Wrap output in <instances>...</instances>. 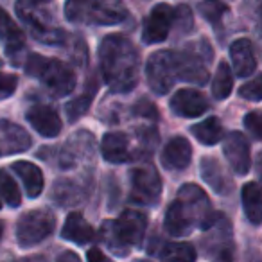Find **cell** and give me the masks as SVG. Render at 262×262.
Returning a JSON list of instances; mask_svg holds the SVG:
<instances>
[{"instance_id": "36", "label": "cell", "mask_w": 262, "mask_h": 262, "mask_svg": "<svg viewBox=\"0 0 262 262\" xmlns=\"http://www.w3.org/2000/svg\"><path fill=\"white\" fill-rule=\"evenodd\" d=\"M174 18L180 20V27H183V29H189L192 26V15H190V9L187 6H180L178 9H174Z\"/></svg>"}, {"instance_id": "2", "label": "cell", "mask_w": 262, "mask_h": 262, "mask_svg": "<svg viewBox=\"0 0 262 262\" xmlns=\"http://www.w3.org/2000/svg\"><path fill=\"white\" fill-rule=\"evenodd\" d=\"M215 217L212 205L203 189L187 183L180 189L176 200L165 214V230L171 235H187L194 228L205 230Z\"/></svg>"}, {"instance_id": "32", "label": "cell", "mask_w": 262, "mask_h": 262, "mask_svg": "<svg viewBox=\"0 0 262 262\" xmlns=\"http://www.w3.org/2000/svg\"><path fill=\"white\" fill-rule=\"evenodd\" d=\"M200 13L210 24L217 26V24H221L223 16H225L226 13H228V8H226V6L223 4L221 0H201Z\"/></svg>"}, {"instance_id": "10", "label": "cell", "mask_w": 262, "mask_h": 262, "mask_svg": "<svg viewBox=\"0 0 262 262\" xmlns=\"http://www.w3.org/2000/svg\"><path fill=\"white\" fill-rule=\"evenodd\" d=\"M113 230L126 248H140L147 230V217L140 210H124L117 221H112Z\"/></svg>"}, {"instance_id": "9", "label": "cell", "mask_w": 262, "mask_h": 262, "mask_svg": "<svg viewBox=\"0 0 262 262\" xmlns=\"http://www.w3.org/2000/svg\"><path fill=\"white\" fill-rule=\"evenodd\" d=\"M146 76L151 90L157 95H165L167 92H171L172 84L176 81L174 52L158 51L151 54L146 65Z\"/></svg>"}, {"instance_id": "43", "label": "cell", "mask_w": 262, "mask_h": 262, "mask_svg": "<svg viewBox=\"0 0 262 262\" xmlns=\"http://www.w3.org/2000/svg\"><path fill=\"white\" fill-rule=\"evenodd\" d=\"M0 63H2V59H0Z\"/></svg>"}, {"instance_id": "7", "label": "cell", "mask_w": 262, "mask_h": 262, "mask_svg": "<svg viewBox=\"0 0 262 262\" xmlns=\"http://www.w3.org/2000/svg\"><path fill=\"white\" fill-rule=\"evenodd\" d=\"M56 228V217L45 208L29 210L20 217L16 226V241L20 246L29 248L47 239Z\"/></svg>"}, {"instance_id": "42", "label": "cell", "mask_w": 262, "mask_h": 262, "mask_svg": "<svg viewBox=\"0 0 262 262\" xmlns=\"http://www.w3.org/2000/svg\"><path fill=\"white\" fill-rule=\"evenodd\" d=\"M0 207H2V203H0Z\"/></svg>"}, {"instance_id": "23", "label": "cell", "mask_w": 262, "mask_h": 262, "mask_svg": "<svg viewBox=\"0 0 262 262\" xmlns=\"http://www.w3.org/2000/svg\"><path fill=\"white\" fill-rule=\"evenodd\" d=\"M0 41L4 43L8 52L20 51V49H24V43H26V36L20 31V27L9 16V13L2 8H0Z\"/></svg>"}, {"instance_id": "27", "label": "cell", "mask_w": 262, "mask_h": 262, "mask_svg": "<svg viewBox=\"0 0 262 262\" xmlns=\"http://www.w3.org/2000/svg\"><path fill=\"white\" fill-rule=\"evenodd\" d=\"M233 88V74L232 69L226 61H221L217 67V72L214 76V81H212V94H214L215 99H226L230 94H232Z\"/></svg>"}, {"instance_id": "19", "label": "cell", "mask_w": 262, "mask_h": 262, "mask_svg": "<svg viewBox=\"0 0 262 262\" xmlns=\"http://www.w3.org/2000/svg\"><path fill=\"white\" fill-rule=\"evenodd\" d=\"M101 153L104 160L112 162V164H124V162H129L133 158L131 142L127 135L126 133H117V131L104 135L101 144Z\"/></svg>"}, {"instance_id": "25", "label": "cell", "mask_w": 262, "mask_h": 262, "mask_svg": "<svg viewBox=\"0 0 262 262\" xmlns=\"http://www.w3.org/2000/svg\"><path fill=\"white\" fill-rule=\"evenodd\" d=\"M192 135L205 146H214L223 139V124L217 117H208L190 127Z\"/></svg>"}, {"instance_id": "38", "label": "cell", "mask_w": 262, "mask_h": 262, "mask_svg": "<svg viewBox=\"0 0 262 262\" xmlns=\"http://www.w3.org/2000/svg\"><path fill=\"white\" fill-rule=\"evenodd\" d=\"M86 260L88 262H113V260H110V258L106 257V255L102 253L99 248H92V250H88Z\"/></svg>"}, {"instance_id": "8", "label": "cell", "mask_w": 262, "mask_h": 262, "mask_svg": "<svg viewBox=\"0 0 262 262\" xmlns=\"http://www.w3.org/2000/svg\"><path fill=\"white\" fill-rule=\"evenodd\" d=\"M131 200L140 205H155L160 200L162 180L151 164L137 165L129 171Z\"/></svg>"}, {"instance_id": "20", "label": "cell", "mask_w": 262, "mask_h": 262, "mask_svg": "<svg viewBox=\"0 0 262 262\" xmlns=\"http://www.w3.org/2000/svg\"><path fill=\"white\" fill-rule=\"evenodd\" d=\"M200 169H201L203 180L210 185V189H214L217 194H228L230 190L233 189V182H232V178H230V174L215 158H210V157L203 158Z\"/></svg>"}, {"instance_id": "41", "label": "cell", "mask_w": 262, "mask_h": 262, "mask_svg": "<svg viewBox=\"0 0 262 262\" xmlns=\"http://www.w3.org/2000/svg\"><path fill=\"white\" fill-rule=\"evenodd\" d=\"M2 235H4V225H2V221H0V239H2Z\"/></svg>"}, {"instance_id": "33", "label": "cell", "mask_w": 262, "mask_h": 262, "mask_svg": "<svg viewBox=\"0 0 262 262\" xmlns=\"http://www.w3.org/2000/svg\"><path fill=\"white\" fill-rule=\"evenodd\" d=\"M239 95L248 101L258 102L262 99V88H260V77H253L251 81H248L246 84H243L239 90Z\"/></svg>"}, {"instance_id": "30", "label": "cell", "mask_w": 262, "mask_h": 262, "mask_svg": "<svg viewBox=\"0 0 262 262\" xmlns=\"http://www.w3.org/2000/svg\"><path fill=\"white\" fill-rule=\"evenodd\" d=\"M0 196L4 198V201L9 207H18V205L22 203L18 185H16V182L4 171V169H0Z\"/></svg>"}, {"instance_id": "15", "label": "cell", "mask_w": 262, "mask_h": 262, "mask_svg": "<svg viewBox=\"0 0 262 262\" xmlns=\"http://www.w3.org/2000/svg\"><path fill=\"white\" fill-rule=\"evenodd\" d=\"M171 110L180 117L196 119L208 110V102L203 95L194 88H182L171 99Z\"/></svg>"}, {"instance_id": "31", "label": "cell", "mask_w": 262, "mask_h": 262, "mask_svg": "<svg viewBox=\"0 0 262 262\" xmlns=\"http://www.w3.org/2000/svg\"><path fill=\"white\" fill-rule=\"evenodd\" d=\"M101 239H102V243H104L115 255L126 257V255L129 253V248L124 246L122 241L119 239V235H117L115 230H113L112 221H106L104 225L101 226Z\"/></svg>"}, {"instance_id": "1", "label": "cell", "mask_w": 262, "mask_h": 262, "mask_svg": "<svg viewBox=\"0 0 262 262\" xmlns=\"http://www.w3.org/2000/svg\"><path fill=\"white\" fill-rule=\"evenodd\" d=\"M99 63L104 83L113 92L133 90L139 83L140 56L126 36L110 34L99 45Z\"/></svg>"}, {"instance_id": "5", "label": "cell", "mask_w": 262, "mask_h": 262, "mask_svg": "<svg viewBox=\"0 0 262 262\" xmlns=\"http://www.w3.org/2000/svg\"><path fill=\"white\" fill-rule=\"evenodd\" d=\"M26 72L36 77L54 97L69 95L76 88V74L67 63L59 59L33 54L26 63Z\"/></svg>"}, {"instance_id": "3", "label": "cell", "mask_w": 262, "mask_h": 262, "mask_svg": "<svg viewBox=\"0 0 262 262\" xmlns=\"http://www.w3.org/2000/svg\"><path fill=\"white\" fill-rule=\"evenodd\" d=\"M16 13L40 43L59 45L65 40V33L56 26L49 0H16Z\"/></svg>"}, {"instance_id": "35", "label": "cell", "mask_w": 262, "mask_h": 262, "mask_svg": "<svg viewBox=\"0 0 262 262\" xmlns=\"http://www.w3.org/2000/svg\"><path fill=\"white\" fill-rule=\"evenodd\" d=\"M244 126H246V129L250 131L251 135H253V139L260 140V137H262L260 113H258V112H251V113H248V115L244 117Z\"/></svg>"}, {"instance_id": "11", "label": "cell", "mask_w": 262, "mask_h": 262, "mask_svg": "<svg viewBox=\"0 0 262 262\" xmlns=\"http://www.w3.org/2000/svg\"><path fill=\"white\" fill-rule=\"evenodd\" d=\"M174 70L176 79L189 81L194 84H205L208 81L203 52H198L194 47H189L183 52H174Z\"/></svg>"}, {"instance_id": "24", "label": "cell", "mask_w": 262, "mask_h": 262, "mask_svg": "<svg viewBox=\"0 0 262 262\" xmlns=\"http://www.w3.org/2000/svg\"><path fill=\"white\" fill-rule=\"evenodd\" d=\"M243 207L244 214L253 225H260L262 221V205H260V187L257 182H248L243 187Z\"/></svg>"}, {"instance_id": "26", "label": "cell", "mask_w": 262, "mask_h": 262, "mask_svg": "<svg viewBox=\"0 0 262 262\" xmlns=\"http://www.w3.org/2000/svg\"><path fill=\"white\" fill-rule=\"evenodd\" d=\"M196 250L189 243H169L160 253L162 262H196Z\"/></svg>"}, {"instance_id": "21", "label": "cell", "mask_w": 262, "mask_h": 262, "mask_svg": "<svg viewBox=\"0 0 262 262\" xmlns=\"http://www.w3.org/2000/svg\"><path fill=\"white\" fill-rule=\"evenodd\" d=\"M63 239L70 241L74 244H79V246H84L90 241L95 239V232L88 221L79 214V212H72V214L67 215V221L63 225L61 230Z\"/></svg>"}, {"instance_id": "39", "label": "cell", "mask_w": 262, "mask_h": 262, "mask_svg": "<svg viewBox=\"0 0 262 262\" xmlns=\"http://www.w3.org/2000/svg\"><path fill=\"white\" fill-rule=\"evenodd\" d=\"M58 262H81V260L76 253H72V251H65V253L58 257Z\"/></svg>"}, {"instance_id": "28", "label": "cell", "mask_w": 262, "mask_h": 262, "mask_svg": "<svg viewBox=\"0 0 262 262\" xmlns=\"http://www.w3.org/2000/svg\"><path fill=\"white\" fill-rule=\"evenodd\" d=\"M54 198L63 205H77L84 200V190L77 187L74 182L58 180L54 183Z\"/></svg>"}, {"instance_id": "37", "label": "cell", "mask_w": 262, "mask_h": 262, "mask_svg": "<svg viewBox=\"0 0 262 262\" xmlns=\"http://www.w3.org/2000/svg\"><path fill=\"white\" fill-rule=\"evenodd\" d=\"M135 113L137 115H142V117H151V119H157V108L155 104L147 101H139L135 106Z\"/></svg>"}, {"instance_id": "18", "label": "cell", "mask_w": 262, "mask_h": 262, "mask_svg": "<svg viewBox=\"0 0 262 262\" xmlns=\"http://www.w3.org/2000/svg\"><path fill=\"white\" fill-rule=\"evenodd\" d=\"M230 59H232L233 72L239 77H248L257 69V58H255L253 45L246 38H239L230 47Z\"/></svg>"}, {"instance_id": "22", "label": "cell", "mask_w": 262, "mask_h": 262, "mask_svg": "<svg viewBox=\"0 0 262 262\" xmlns=\"http://www.w3.org/2000/svg\"><path fill=\"white\" fill-rule=\"evenodd\" d=\"M13 171L22 178L29 198H38L43 192V172H41V169L38 165L26 160H20L13 164Z\"/></svg>"}, {"instance_id": "12", "label": "cell", "mask_w": 262, "mask_h": 262, "mask_svg": "<svg viewBox=\"0 0 262 262\" xmlns=\"http://www.w3.org/2000/svg\"><path fill=\"white\" fill-rule=\"evenodd\" d=\"M174 22V9L169 4H157L146 18L142 31L144 43H160L169 36V31Z\"/></svg>"}, {"instance_id": "14", "label": "cell", "mask_w": 262, "mask_h": 262, "mask_svg": "<svg viewBox=\"0 0 262 262\" xmlns=\"http://www.w3.org/2000/svg\"><path fill=\"white\" fill-rule=\"evenodd\" d=\"M29 146L31 137L22 126L11 120H0V157L24 153Z\"/></svg>"}, {"instance_id": "13", "label": "cell", "mask_w": 262, "mask_h": 262, "mask_svg": "<svg viewBox=\"0 0 262 262\" xmlns=\"http://www.w3.org/2000/svg\"><path fill=\"white\" fill-rule=\"evenodd\" d=\"M223 153H225L230 167L237 174H246L250 171V144L243 133H239V131L228 133L225 137V142H223Z\"/></svg>"}, {"instance_id": "17", "label": "cell", "mask_w": 262, "mask_h": 262, "mask_svg": "<svg viewBox=\"0 0 262 262\" xmlns=\"http://www.w3.org/2000/svg\"><path fill=\"white\" fill-rule=\"evenodd\" d=\"M192 158V146L185 137H174L162 149V165L167 171H182L190 164Z\"/></svg>"}, {"instance_id": "16", "label": "cell", "mask_w": 262, "mask_h": 262, "mask_svg": "<svg viewBox=\"0 0 262 262\" xmlns=\"http://www.w3.org/2000/svg\"><path fill=\"white\" fill-rule=\"evenodd\" d=\"M29 124L38 131L41 137H58L61 133V119H59L58 112L51 106L45 104H34L27 110L26 113Z\"/></svg>"}, {"instance_id": "34", "label": "cell", "mask_w": 262, "mask_h": 262, "mask_svg": "<svg viewBox=\"0 0 262 262\" xmlns=\"http://www.w3.org/2000/svg\"><path fill=\"white\" fill-rule=\"evenodd\" d=\"M16 86H18V77L15 74L0 72V101L11 97L15 94Z\"/></svg>"}, {"instance_id": "29", "label": "cell", "mask_w": 262, "mask_h": 262, "mask_svg": "<svg viewBox=\"0 0 262 262\" xmlns=\"http://www.w3.org/2000/svg\"><path fill=\"white\" fill-rule=\"evenodd\" d=\"M95 90H97L95 83L92 84V88H90V83H88L83 94H81L79 97L72 99V101L67 104V115H69L70 120L79 119L81 115H84V113L88 112V108H90V104H92V99H94V95H95Z\"/></svg>"}, {"instance_id": "6", "label": "cell", "mask_w": 262, "mask_h": 262, "mask_svg": "<svg viewBox=\"0 0 262 262\" xmlns=\"http://www.w3.org/2000/svg\"><path fill=\"white\" fill-rule=\"evenodd\" d=\"M207 239L203 241L208 258L212 262H235V244L232 239V226L228 219L215 214L214 221L203 230Z\"/></svg>"}, {"instance_id": "4", "label": "cell", "mask_w": 262, "mask_h": 262, "mask_svg": "<svg viewBox=\"0 0 262 262\" xmlns=\"http://www.w3.org/2000/svg\"><path fill=\"white\" fill-rule=\"evenodd\" d=\"M65 16L72 24L113 26L122 22L127 11L120 0H67Z\"/></svg>"}, {"instance_id": "40", "label": "cell", "mask_w": 262, "mask_h": 262, "mask_svg": "<svg viewBox=\"0 0 262 262\" xmlns=\"http://www.w3.org/2000/svg\"><path fill=\"white\" fill-rule=\"evenodd\" d=\"M24 262H45V260L38 257V258H27V260H24Z\"/></svg>"}]
</instances>
